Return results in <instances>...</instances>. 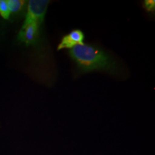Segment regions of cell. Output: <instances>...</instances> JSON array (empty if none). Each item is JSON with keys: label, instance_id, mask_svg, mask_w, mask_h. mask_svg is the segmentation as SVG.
Wrapping results in <instances>:
<instances>
[{"label": "cell", "instance_id": "obj_1", "mask_svg": "<svg viewBox=\"0 0 155 155\" xmlns=\"http://www.w3.org/2000/svg\"><path fill=\"white\" fill-rule=\"evenodd\" d=\"M70 56L83 72L104 71L114 73L117 71V64L105 51L91 45H78L69 51Z\"/></svg>", "mask_w": 155, "mask_h": 155}, {"label": "cell", "instance_id": "obj_4", "mask_svg": "<svg viewBox=\"0 0 155 155\" xmlns=\"http://www.w3.org/2000/svg\"><path fill=\"white\" fill-rule=\"evenodd\" d=\"M84 40V34L80 30H75L71 31L67 35L64 36L62 40L58 45L57 50L70 49L75 47L78 45H83Z\"/></svg>", "mask_w": 155, "mask_h": 155}, {"label": "cell", "instance_id": "obj_5", "mask_svg": "<svg viewBox=\"0 0 155 155\" xmlns=\"http://www.w3.org/2000/svg\"><path fill=\"white\" fill-rule=\"evenodd\" d=\"M25 3V2L22 1V0H8L7 1L10 13L17 12L21 10Z\"/></svg>", "mask_w": 155, "mask_h": 155}, {"label": "cell", "instance_id": "obj_7", "mask_svg": "<svg viewBox=\"0 0 155 155\" xmlns=\"http://www.w3.org/2000/svg\"><path fill=\"white\" fill-rule=\"evenodd\" d=\"M144 7L147 11L154 12L155 9V1L154 0H146L144 3Z\"/></svg>", "mask_w": 155, "mask_h": 155}, {"label": "cell", "instance_id": "obj_3", "mask_svg": "<svg viewBox=\"0 0 155 155\" xmlns=\"http://www.w3.org/2000/svg\"><path fill=\"white\" fill-rule=\"evenodd\" d=\"M40 25L37 23H31L23 26L18 35V40L26 45H31L36 43L39 38Z\"/></svg>", "mask_w": 155, "mask_h": 155}, {"label": "cell", "instance_id": "obj_6", "mask_svg": "<svg viewBox=\"0 0 155 155\" xmlns=\"http://www.w3.org/2000/svg\"><path fill=\"white\" fill-rule=\"evenodd\" d=\"M10 12H9L8 4L7 0H0V15L4 19H9L10 16Z\"/></svg>", "mask_w": 155, "mask_h": 155}, {"label": "cell", "instance_id": "obj_2", "mask_svg": "<svg viewBox=\"0 0 155 155\" xmlns=\"http://www.w3.org/2000/svg\"><path fill=\"white\" fill-rule=\"evenodd\" d=\"M50 1L48 0H30L28 2V12L23 26H26L31 23H37L40 25L44 22L48 6Z\"/></svg>", "mask_w": 155, "mask_h": 155}]
</instances>
